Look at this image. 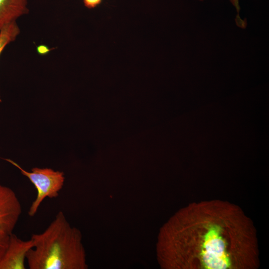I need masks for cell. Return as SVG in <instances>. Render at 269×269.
<instances>
[{
  "mask_svg": "<svg viewBox=\"0 0 269 269\" xmlns=\"http://www.w3.org/2000/svg\"><path fill=\"white\" fill-rule=\"evenodd\" d=\"M28 11L27 0H0V29Z\"/></svg>",
  "mask_w": 269,
  "mask_h": 269,
  "instance_id": "obj_6",
  "label": "cell"
},
{
  "mask_svg": "<svg viewBox=\"0 0 269 269\" xmlns=\"http://www.w3.org/2000/svg\"><path fill=\"white\" fill-rule=\"evenodd\" d=\"M20 33L16 21L8 23L0 29V56L5 47L14 41ZM1 99L0 93V102Z\"/></svg>",
  "mask_w": 269,
  "mask_h": 269,
  "instance_id": "obj_7",
  "label": "cell"
},
{
  "mask_svg": "<svg viewBox=\"0 0 269 269\" xmlns=\"http://www.w3.org/2000/svg\"><path fill=\"white\" fill-rule=\"evenodd\" d=\"M33 246L31 238L23 240L13 233L10 234L8 247L0 261V269H26V255Z\"/></svg>",
  "mask_w": 269,
  "mask_h": 269,
  "instance_id": "obj_5",
  "label": "cell"
},
{
  "mask_svg": "<svg viewBox=\"0 0 269 269\" xmlns=\"http://www.w3.org/2000/svg\"><path fill=\"white\" fill-rule=\"evenodd\" d=\"M230 1L236 8L238 14H239V12L240 11V6L238 0H230Z\"/></svg>",
  "mask_w": 269,
  "mask_h": 269,
  "instance_id": "obj_11",
  "label": "cell"
},
{
  "mask_svg": "<svg viewBox=\"0 0 269 269\" xmlns=\"http://www.w3.org/2000/svg\"><path fill=\"white\" fill-rule=\"evenodd\" d=\"M6 160L18 168L21 173L34 185L37 190L36 197L28 212L29 216L33 217L36 214L45 198H53L59 196L65 179L63 172L48 168L38 167L33 168L29 172L11 159H6Z\"/></svg>",
  "mask_w": 269,
  "mask_h": 269,
  "instance_id": "obj_3",
  "label": "cell"
},
{
  "mask_svg": "<svg viewBox=\"0 0 269 269\" xmlns=\"http://www.w3.org/2000/svg\"><path fill=\"white\" fill-rule=\"evenodd\" d=\"M176 236L181 267L187 269H255L256 231L238 206L219 200L190 203L180 213Z\"/></svg>",
  "mask_w": 269,
  "mask_h": 269,
  "instance_id": "obj_1",
  "label": "cell"
},
{
  "mask_svg": "<svg viewBox=\"0 0 269 269\" xmlns=\"http://www.w3.org/2000/svg\"><path fill=\"white\" fill-rule=\"evenodd\" d=\"M31 238L34 246L27 253L30 269H70L83 266L76 231L72 228L62 211L42 233Z\"/></svg>",
  "mask_w": 269,
  "mask_h": 269,
  "instance_id": "obj_2",
  "label": "cell"
},
{
  "mask_svg": "<svg viewBox=\"0 0 269 269\" xmlns=\"http://www.w3.org/2000/svg\"><path fill=\"white\" fill-rule=\"evenodd\" d=\"M198 0L202 1V0Z\"/></svg>",
  "mask_w": 269,
  "mask_h": 269,
  "instance_id": "obj_12",
  "label": "cell"
},
{
  "mask_svg": "<svg viewBox=\"0 0 269 269\" xmlns=\"http://www.w3.org/2000/svg\"><path fill=\"white\" fill-rule=\"evenodd\" d=\"M10 235L0 232V261L8 245Z\"/></svg>",
  "mask_w": 269,
  "mask_h": 269,
  "instance_id": "obj_8",
  "label": "cell"
},
{
  "mask_svg": "<svg viewBox=\"0 0 269 269\" xmlns=\"http://www.w3.org/2000/svg\"><path fill=\"white\" fill-rule=\"evenodd\" d=\"M22 212L20 201L15 192L0 184V232L12 234Z\"/></svg>",
  "mask_w": 269,
  "mask_h": 269,
  "instance_id": "obj_4",
  "label": "cell"
},
{
  "mask_svg": "<svg viewBox=\"0 0 269 269\" xmlns=\"http://www.w3.org/2000/svg\"><path fill=\"white\" fill-rule=\"evenodd\" d=\"M102 0H83L84 4L88 8L92 9L99 5Z\"/></svg>",
  "mask_w": 269,
  "mask_h": 269,
  "instance_id": "obj_9",
  "label": "cell"
},
{
  "mask_svg": "<svg viewBox=\"0 0 269 269\" xmlns=\"http://www.w3.org/2000/svg\"><path fill=\"white\" fill-rule=\"evenodd\" d=\"M50 51L49 49L45 45H40L37 47V52L40 54H45Z\"/></svg>",
  "mask_w": 269,
  "mask_h": 269,
  "instance_id": "obj_10",
  "label": "cell"
}]
</instances>
